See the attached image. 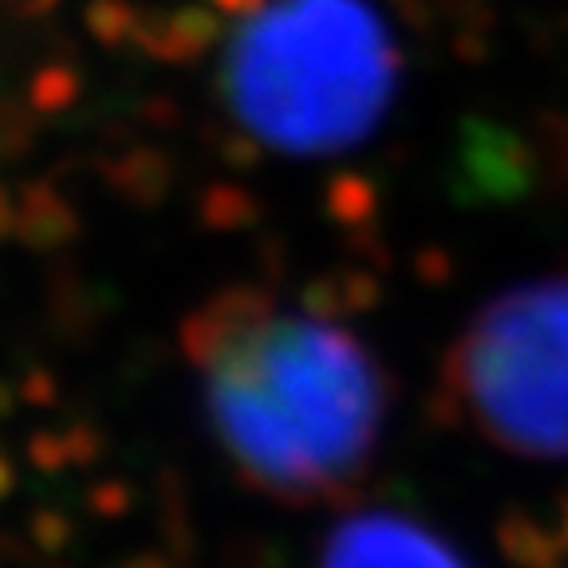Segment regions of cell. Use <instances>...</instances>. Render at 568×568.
I'll return each instance as SVG.
<instances>
[{"label": "cell", "mask_w": 568, "mask_h": 568, "mask_svg": "<svg viewBox=\"0 0 568 568\" xmlns=\"http://www.w3.org/2000/svg\"><path fill=\"white\" fill-rule=\"evenodd\" d=\"M182 355L213 438L253 494L320 506L364 481L387 379L347 324L237 284L186 312Z\"/></svg>", "instance_id": "1"}, {"label": "cell", "mask_w": 568, "mask_h": 568, "mask_svg": "<svg viewBox=\"0 0 568 568\" xmlns=\"http://www.w3.org/2000/svg\"><path fill=\"white\" fill-rule=\"evenodd\" d=\"M395 44L367 0H265L222 52V95L268 151L316 159L367 139L395 95Z\"/></svg>", "instance_id": "2"}, {"label": "cell", "mask_w": 568, "mask_h": 568, "mask_svg": "<svg viewBox=\"0 0 568 568\" xmlns=\"http://www.w3.org/2000/svg\"><path fill=\"white\" fill-rule=\"evenodd\" d=\"M446 407L514 458H568V268L489 296L443 364Z\"/></svg>", "instance_id": "3"}, {"label": "cell", "mask_w": 568, "mask_h": 568, "mask_svg": "<svg viewBox=\"0 0 568 568\" xmlns=\"http://www.w3.org/2000/svg\"><path fill=\"white\" fill-rule=\"evenodd\" d=\"M316 568H470L430 525L399 509H355L336 521Z\"/></svg>", "instance_id": "4"}]
</instances>
